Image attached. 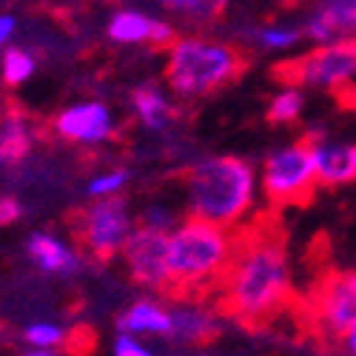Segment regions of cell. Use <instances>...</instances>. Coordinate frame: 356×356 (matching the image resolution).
<instances>
[{"label":"cell","mask_w":356,"mask_h":356,"mask_svg":"<svg viewBox=\"0 0 356 356\" xmlns=\"http://www.w3.org/2000/svg\"><path fill=\"white\" fill-rule=\"evenodd\" d=\"M217 311L245 331H262L293 308L296 291L277 211L234 231L225 280L214 296Z\"/></svg>","instance_id":"obj_1"},{"label":"cell","mask_w":356,"mask_h":356,"mask_svg":"<svg viewBox=\"0 0 356 356\" xmlns=\"http://www.w3.org/2000/svg\"><path fill=\"white\" fill-rule=\"evenodd\" d=\"M234 251V234L209 220L188 217L168 240L171 280L165 296L177 302H200L217 296Z\"/></svg>","instance_id":"obj_2"},{"label":"cell","mask_w":356,"mask_h":356,"mask_svg":"<svg viewBox=\"0 0 356 356\" xmlns=\"http://www.w3.org/2000/svg\"><path fill=\"white\" fill-rule=\"evenodd\" d=\"M186 188L191 217L231 228L251 211L257 177L240 157H209L186 174Z\"/></svg>","instance_id":"obj_3"},{"label":"cell","mask_w":356,"mask_h":356,"mask_svg":"<svg viewBox=\"0 0 356 356\" xmlns=\"http://www.w3.org/2000/svg\"><path fill=\"white\" fill-rule=\"evenodd\" d=\"M248 72V54L240 46L200 38L177 40L168 51L165 77L180 97H202L236 83Z\"/></svg>","instance_id":"obj_4"},{"label":"cell","mask_w":356,"mask_h":356,"mask_svg":"<svg viewBox=\"0 0 356 356\" xmlns=\"http://www.w3.org/2000/svg\"><path fill=\"white\" fill-rule=\"evenodd\" d=\"M291 311H300V325L319 345H339L356 328V271L325 268Z\"/></svg>","instance_id":"obj_5"},{"label":"cell","mask_w":356,"mask_h":356,"mask_svg":"<svg viewBox=\"0 0 356 356\" xmlns=\"http://www.w3.org/2000/svg\"><path fill=\"white\" fill-rule=\"evenodd\" d=\"M319 188L314 163V134L296 140L265 160L262 191L268 205L280 214L282 209H305Z\"/></svg>","instance_id":"obj_6"},{"label":"cell","mask_w":356,"mask_h":356,"mask_svg":"<svg viewBox=\"0 0 356 356\" xmlns=\"http://www.w3.org/2000/svg\"><path fill=\"white\" fill-rule=\"evenodd\" d=\"M274 80L288 86V88H334L353 83L356 74V38L334 40V43H319L316 49L293 57V60H282L271 69Z\"/></svg>","instance_id":"obj_7"},{"label":"cell","mask_w":356,"mask_h":356,"mask_svg":"<svg viewBox=\"0 0 356 356\" xmlns=\"http://www.w3.org/2000/svg\"><path fill=\"white\" fill-rule=\"evenodd\" d=\"M72 228H74L77 243L95 259L106 262L117 251H123L131 234L129 202L117 194H108L97 200L95 205H88L86 211H77L72 217Z\"/></svg>","instance_id":"obj_8"},{"label":"cell","mask_w":356,"mask_h":356,"mask_svg":"<svg viewBox=\"0 0 356 356\" xmlns=\"http://www.w3.org/2000/svg\"><path fill=\"white\" fill-rule=\"evenodd\" d=\"M168 231L163 228H148L140 225L137 231L129 234L123 245V259L131 280L145 288H157L165 293L171 268H168Z\"/></svg>","instance_id":"obj_9"},{"label":"cell","mask_w":356,"mask_h":356,"mask_svg":"<svg viewBox=\"0 0 356 356\" xmlns=\"http://www.w3.org/2000/svg\"><path fill=\"white\" fill-rule=\"evenodd\" d=\"M54 129L74 143H103L111 134V111L103 103H80L57 114Z\"/></svg>","instance_id":"obj_10"},{"label":"cell","mask_w":356,"mask_h":356,"mask_svg":"<svg viewBox=\"0 0 356 356\" xmlns=\"http://www.w3.org/2000/svg\"><path fill=\"white\" fill-rule=\"evenodd\" d=\"M314 163L322 188L356 183V143H325L314 134Z\"/></svg>","instance_id":"obj_11"},{"label":"cell","mask_w":356,"mask_h":356,"mask_svg":"<svg viewBox=\"0 0 356 356\" xmlns=\"http://www.w3.org/2000/svg\"><path fill=\"white\" fill-rule=\"evenodd\" d=\"M305 35L316 43H334L356 35V0H322L305 23Z\"/></svg>","instance_id":"obj_12"},{"label":"cell","mask_w":356,"mask_h":356,"mask_svg":"<svg viewBox=\"0 0 356 356\" xmlns=\"http://www.w3.org/2000/svg\"><path fill=\"white\" fill-rule=\"evenodd\" d=\"M26 254H29V259H35L40 268L49 271V274H74L80 268L77 254L69 245H63L57 236L43 234V231L29 236Z\"/></svg>","instance_id":"obj_13"},{"label":"cell","mask_w":356,"mask_h":356,"mask_svg":"<svg viewBox=\"0 0 356 356\" xmlns=\"http://www.w3.org/2000/svg\"><path fill=\"white\" fill-rule=\"evenodd\" d=\"M171 334H177L186 342H194V345H209L220 337V325L214 322V316L209 311L180 302V308L171 311Z\"/></svg>","instance_id":"obj_14"},{"label":"cell","mask_w":356,"mask_h":356,"mask_svg":"<svg viewBox=\"0 0 356 356\" xmlns=\"http://www.w3.org/2000/svg\"><path fill=\"white\" fill-rule=\"evenodd\" d=\"M120 334H171V314L154 302H134L117 319Z\"/></svg>","instance_id":"obj_15"},{"label":"cell","mask_w":356,"mask_h":356,"mask_svg":"<svg viewBox=\"0 0 356 356\" xmlns=\"http://www.w3.org/2000/svg\"><path fill=\"white\" fill-rule=\"evenodd\" d=\"M29 148H32V134H29L26 120L15 114L6 117L0 123V168L20 163L29 154Z\"/></svg>","instance_id":"obj_16"},{"label":"cell","mask_w":356,"mask_h":356,"mask_svg":"<svg viewBox=\"0 0 356 356\" xmlns=\"http://www.w3.org/2000/svg\"><path fill=\"white\" fill-rule=\"evenodd\" d=\"M154 23L157 20L145 17L143 12H117L108 20V38L117 43H152Z\"/></svg>","instance_id":"obj_17"},{"label":"cell","mask_w":356,"mask_h":356,"mask_svg":"<svg viewBox=\"0 0 356 356\" xmlns=\"http://www.w3.org/2000/svg\"><path fill=\"white\" fill-rule=\"evenodd\" d=\"M134 108H137V117L143 120L145 129H163L171 114L168 100L163 97L157 86H140L134 92Z\"/></svg>","instance_id":"obj_18"},{"label":"cell","mask_w":356,"mask_h":356,"mask_svg":"<svg viewBox=\"0 0 356 356\" xmlns=\"http://www.w3.org/2000/svg\"><path fill=\"white\" fill-rule=\"evenodd\" d=\"M302 95L300 88H285L282 95L274 97V103L268 106V123H293L296 117L302 114Z\"/></svg>","instance_id":"obj_19"},{"label":"cell","mask_w":356,"mask_h":356,"mask_svg":"<svg viewBox=\"0 0 356 356\" xmlns=\"http://www.w3.org/2000/svg\"><path fill=\"white\" fill-rule=\"evenodd\" d=\"M35 74V57L26 49H9L3 54V80L9 86H20Z\"/></svg>","instance_id":"obj_20"},{"label":"cell","mask_w":356,"mask_h":356,"mask_svg":"<svg viewBox=\"0 0 356 356\" xmlns=\"http://www.w3.org/2000/svg\"><path fill=\"white\" fill-rule=\"evenodd\" d=\"M23 339L29 345H35V348H51V345H60L66 339V331L60 328V325H54V322H35V325H29Z\"/></svg>","instance_id":"obj_21"},{"label":"cell","mask_w":356,"mask_h":356,"mask_svg":"<svg viewBox=\"0 0 356 356\" xmlns=\"http://www.w3.org/2000/svg\"><path fill=\"white\" fill-rule=\"evenodd\" d=\"M254 35H257L259 46H265V49H288L300 40L296 29H282V26H265V29H257Z\"/></svg>","instance_id":"obj_22"},{"label":"cell","mask_w":356,"mask_h":356,"mask_svg":"<svg viewBox=\"0 0 356 356\" xmlns=\"http://www.w3.org/2000/svg\"><path fill=\"white\" fill-rule=\"evenodd\" d=\"M129 180L126 171H111V174H103V177H95L92 183H88V194L92 197H108V194H117Z\"/></svg>","instance_id":"obj_23"},{"label":"cell","mask_w":356,"mask_h":356,"mask_svg":"<svg viewBox=\"0 0 356 356\" xmlns=\"http://www.w3.org/2000/svg\"><path fill=\"white\" fill-rule=\"evenodd\" d=\"M114 356H154L145 345H140L131 334H120L114 342Z\"/></svg>","instance_id":"obj_24"},{"label":"cell","mask_w":356,"mask_h":356,"mask_svg":"<svg viewBox=\"0 0 356 356\" xmlns=\"http://www.w3.org/2000/svg\"><path fill=\"white\" fill-rule=\"evenodd\" d=\"M143 225L168 231V225H171V214L163 209V205H152V209H145V214H143Z\"/></svg>","instance_id":"obj_25"},{"label":"cell","mask_w":356,"mask_h":356,"mask_svg":"<svg viewBox=\"0 0 356 356\" xmlns=\"http://www.w3.org/2000/svg\"><path fill=\"white\" fill-rule=\"evenodd\" d=\"M160 3L171 12H183V15H197V17H205V9H202V0H160Z\"/></svg>","instance_id":"obj_26"},{"label":"cell","mask_w":356,"mask_h":356,"mask_svg":"<svg viewBox=\"0 0 356 356\" xmlns=\"http://www.w3.org/2000/svg\"><path fill=\"white\" fill-rule=\"evenodd\" d=\"M20 217V205L12 197H0V225H12Z\"/></svg>","instance_id":"obj_27"},{"label":"cell","mask_w":356,"mask_h":356,"mask_svg":"<svg viewBox=\"0 0 356 356\" xmlns=\"http://www.w3.org/2000/svg\"><path fill=\"white\" fill-rule=\"evenodd\" d=\"M228 6V0H202V9H205V17H220Z\"/></svg>","instance_id":"obj_28"},{"label":"cell","mask_w":356,"mask_h":356,"mask_svg":"<svg viewBox=\"0 0 356 356\" xmlns=\"http://www.w3.org/2000/svg\"><path fill=\"white\" fill-rule=\"evenodd\" d=\"M12 32H15V17L12 15H3V17H0V46H3L12 38Z\"/></svg>","instance_id":"obj_29"},{"label":"cell","mask_w":356,"mask_h":356,"mask_svg":"<svg viewBox=\"0 0 356 356\" xmlns=\"http://www.w3.org/2000/svg\"><path fill=\"white\" fill-rule=\"evenodd\" d=\"M339 345H342L350 356H356V328H353V331H348V334L342 337V342H339Z\"/></svg>","instance_id":"obj_30"},{"label":"cell","mask_w":356,"mask_h":356,"mask_svg":"<svg viewBox=\"0 0 356 356\" xmlns=\"http://www.w3.org/2000/svg\"><path fill=\"white\" fill-rule=\"evenodd\" d=\"M26 356H54L49 348H38V350H32V353H26Z\"/></svg>","instance_id":"obj_31"},{"label":"cell","mask_w":356,"mask_h":356,"mask_svg":"<svg viewBox=\"0 0 356 356\" xmlns=\"http://www.w3.org/2000/svg\"><path fill=\"white\" fill-rule=\"evenodd\" d=\"M285 3H288V6H293V3H300V0H285Z\"/></svg>","instance_id":"obj_32"}]
</instances>
